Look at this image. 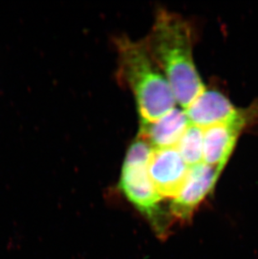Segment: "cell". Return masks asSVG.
I'll return each instance as SVG.
<instances>
[{"mask_svg": "<svg viewBox=\"0 0 258 259\" xmlns=\"http://www.w3.org/2000/svg\"><path fill=\"white\" fill-rule=\"evenodd\" d=\"M117 45L121 76L135 96L141 120L153 122L176 108L168 80L144 40L121 38Z\"/></svg>", "mask_w": 258, "mask_h": 259, "instance_id": "obj_2", "label": "cell"}, {"mask_svg": "<svg viewBox=\"0 0 258 259\" xmlns=\"http://www.w3.org/2000/svg\"><path fill=\"white\" fill-rule=\"evenodd\" d=\"M154 148L138 137L132 143L122 164L120 188L129 201L150 218L158 212L159 196L149 176V164Z\"/></svg>", "mask_w": 258, "mask_h": 259, "instance_id": "obj_3", "label": "cell"}, {"mask_svg": "<svg viewBox=\"0 0 258 259\" xmlns=\"http://www.w3.org/2000/svg\"><path fill=\"white\" fill-rule=\"evenodd\" d=\"M189 126L185 110L175 108L153 122L141 120L139 137L146 140L154 149L176 147Z\"/></svg>", "mask_w": 258, "mask_h": 259, "instance_id": "obj_8", "label": "cell"}, {"mask_svg": "<svg viewBox=\"0 0 258 259\" xmlns=\"http://www.w3.org/2000/svg\"><path fill=\"white\" fill-rule=\"evenodd\" d=\"M258 106L240 108L236 117L225 123L204 130L203 162L223 170L240 135L257 120Z\"/></svg>", "mask_w": 258, "mask_h": 259, "instance_id": "obj_4", "label": "cell"}, {"mask_svg": "<svg viewBox=\"0 0 258 259\" xmlns=\"http://www.w3.org/2000/svg\"><path fill=\"white\" fill-rule=\"evenodd\" d=\"M223 170L204 162L189 167L187 176L178 196L171 203V212L176 218L186 220L195 208L214 188Z\"/></svg>", "mask_w": 258, "mask_h": 259, "instance_id": "obj_5", "label": "cell"}, {"mask_svg": "<svg viewBox=\"0 0 258 259\" xmlns=\"http://www.w3.org/2000/svg\"><path fill=\"white\" fill-rule=\"evenodd\" d=\"M240 108L234 106L227 96L214 89H207L184 109L190 124L203 130L225 123L236 117Z\"/></svg>", "mask_w": 258, "mask_h": 259, "instance_id": "obj_7", "label": "cell"}, {"mask_svg": "<svg viewBox=\"0 0 258 259\" xmlns=\"http://www.w3.org/2000/svg\"><path fill=\"white\" fill-rule=\"evenodd\" d=\"M144 43L165 75L176 103L185 109L206 88L194 63L190 25L180 15L163 10Z\"/></svg>", "mask_w": 258, "mask_h": 259, "instance_id": "obj_1", "label": "cell"}, {"mask_svg": "<svg viewBox=\"0 0 258 259\" xmlns=\"http://www.w3.org/2000/svg\"><path fill=\"white\" fill-rule=\"evenodd\" d=\"M189 171L176 147L154 149L149 164L152 182L162 198H176Z\"/></svg>", "mask_w": 258, "mask_h": 259, "instance_id": "obj_6", "label": "cell"}, {"mask_svg": "<svg viewBox=\"0 0 258 259\" xmlns=\"http://www.w3.org/2000/svg\"><path fill=\"white\" fill-rule=\"evenodd\" d=\"M204 130L190 124L176 148L188 166H194L203 162Z\"/></svg>", "mask_w": 258, "mask_h": 259, "instance_id": "obj_9", "label": "cell"}]
</instances>
